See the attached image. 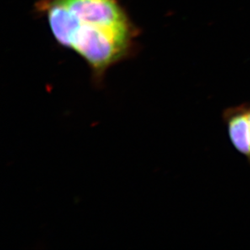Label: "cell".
Wrapping results in <instances>:
<instances>
[{
  "mask_svg": "<svg viewBox=\"0 0 250 250\" xmlns=\"http://www.w3.org/2000/svg\"><path fill=\"white\" fill-rule=\"evenodd\" d=\"M57 42L83 58L92 83L130 55L135 29L118 0H49L43 3Z\"/></svg>",
  "mask_w": 250,
  "mask_h": 250,
  "instance_id": "cell-1",
  "label": "cell"
},
{
  "mask_svg": "<svg viewBox=\"0 0 250 250\" xmlns=\"http://www.w3.org/2000/svg\"><path fill=\"white\" fill-rule=\"evenodd\" d=\"M249 103L229 107L223 112V120L226 125L229 138L238 152L250 161V122Z\"/></svg>",
  "mask_w": 250,
  "mask_h": 250,
  "instance_id": "cell-2",
  "label": "cell"
},
{
  "mask_svg": "<svg viewBox=\"0 0 250 250\" xmlns=\"http://www.w3.org/2000/svg\"><path fill=\"white\" fill-rule=\"evenodd\" d=\"M249 116H250V110H249Z\"/></svg>",
  "mask_w": 250,
  "mask_h": 250,
  "instance_id": "cell-3",
  "label": "cell"
}]
</instances>
